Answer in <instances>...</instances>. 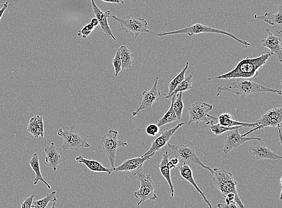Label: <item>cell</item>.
<instances>
[{
  "label": "cell",
  "instance_id": "cell-16",
  "mask_svg": "<svg viewBox=\"0 0 282 208\" xmlns=\"http://www.w3.org/2000/svg\"><path fill=\"white\" fill-rule=\"evenodd\" d=\"M154 154L145 156V157H138L126 160L124 162L115 168L114 172L128 171L131 172L133 176H135L138 172L143 171L144 165L146 161L150 160Z\"/></svg>",
  "mask_w": 282,
  "mask_h": 208
},
{
  "label": "cell",
  "instance_id": "cell-32",
  "mask_svg": "<svg viewBox=\"0 0 282 208\" xmlns=\"http://www.w3.org/2000/svg\"><path fill=\"white\" fill-rule=\"evenodd\" d=\"M56 191H54L53 192L48 193L45 197L38 200L33 201L31 207L33 208H46L48 203L51 201H57V197L56 196Z\"/></svg>",
  "mask_w": 282,
  "mask_h": 208
},
{
  "label": "cell",
  "instance_id": "cell-19",
  "mask_svg": "<svg viewBox=\"0 0 282 208\" xmlns=\"http://www.w3.org/2000/svg\"><path fill=\"white\" fill-rule=\"evenodd\" d=\"M255 18L263 20L274 27L275 33L280 34L282 32V7L279 6L278 11L275 14L266 12L264 15H255Z\"/></svg>",
  "mask_w": 282,
  "mask_h": 208
},
{
  "label": "cell",
  "instance_id": "cell-9",
  "mask_svg": "<svg viewBox=\"0 0 282 208\" xmlns=\"http://www.w3.org/2000/svg\"><path fill=\"white\" fill-rule=\"evenodd\" d=\"M111 17L119 22L121 30L134 34L135 39L142 33L155 34V32L148 30V22L144 18L131 17V16L119 18L115 15L112 16Z\"/></svg>",
  "mask_w": 282,
  "mask_h": 208
},
{
  "label": "cell",
  "instance_id": "cell-24",
  "mask_svg": "<svg viewBox=\"0 0 282 208\" xmlns=\"http://www.w3.org/2000/svg\"><path fill=\"white\" fill-rule=\"evenodd\" d=\"M170 154H168L167 151L165 152L163 158L161 161L160 164L158 165L159 169H160V173L162 176L166 180L167 182L168 185L170 187V198H173L174 195V191L173 188V185L172 184V181L171 180L170 177V170L168 167V158H169Z\"/></svg>",
  "mask_w": 282,
  "mask_h": 208
},
{
  "label": "cell",
  "instance_id": "cell-43",
  "mask_svg": "<svg viewBox=\"0 0 282 208\" xmlns=\"http://www.w3.org/2000/svg\"><path fill=\"white\" fill-rule=\"evenodd\" d=\"M56 206H57V201H54V202H53V205H52V206L50 208H56Z\"/></svg>",
  "mask_w": 282,
  "mask_h": 208
},
{
  "label": "cell",
  "instance_id": "cell-5",
  "mask_svg": "<svg viewBox=\"0 0 282 208\" xmlns=\"http://www.w3.org/2000/svg\"><path fill=\"white\" fill-rule=\"evenodd\" d=\"M167 144L168 148L171 149L175 157L179 160L180 162L186 164L189 163L196 164L206 169L213 174V169L206 166L200 161L198 156L196 154L195 148H194L192 143L190 142L189 144L187 145L182 144L173 145L170 144V143H168Z\"/></svg>",
  "mask_w": 282,
  "mask_h": 208
},
{
  "label": "cell",
  "instance_id": "cell-29",
  "mask_svg": "<svg viewBox=\"0 0 282 208\" xmlns=\"http://www.w3.org/2000/svg\"><path fill=\"white\" fill-rule=\"evenodd\" d=\"M170 100L172 101L173 109L178 120H180L182 117L184 109V103L183 100V93H178L176 95L171 97Z\"/></svg>",
  "mask_w": 282,
  "mask_h": 208
},
{
  "label": "cell",
  "instance_id": "cell-31",
  "mask_svg": "<svg viewBox=\"0 0 282 208\" xmlns=\"http://www.w3.org/2000/svg\"><path fill=\"white\" fill-rule=\"evenodd\" d=\"M189 62H187L186 66L183 68L182 71L177 75L174 79L171 80L169 84H168V92L166 95H169L171 93H172L176 87L179 85V84L182 82L184 80L185 76H186V71L189 67Z\"/></svg>",
  "mask_w": 282,
  "mask_h": 208
},
{
  "label": "cell",
  "instance_id": "cell-25",
  "mask_svg": "<svg viewBox=\"0 0 282 208\" xmlns=\"http://www.w3.org/2000/svg\"><path fill=\"white\" fill-rule=\"evenodd\" d=\"M76 160L79 162V163L85 165L90 171L93 172H105V173H108L109 175L114 172L115 168L105 167L98 161L88 160V159L83 158L82 156H79V157H76Z\"/></svg>",
  "mask_w": 282,
  "mask_h": 208
},
{
  "label": "cell",
  "instance_id": "cell-10",
  "mask_svg": "<svg viewBox=\"0 0 282 208\" xmlns=\"http://www.w3.org/2000/svg\"><path fill=\"white\" fill-rule=\"evenodd\" d=\"M135 175L140 183L139 189L134 193L135 197L138 200L137 206L147 200H157L158 196L155 193V185L150 175H145L143 171L138 172Z\"/></svg>",
  "mask_w": 282,
  "mask_h": 208
},
{
  "label": "cell",
  "instance_id": "cell-21",
  "mask_svg": "<svg viewBox=\"0 0 282 208\" xmlns=\"http://www.w3.org/2000/svg\"><path fill=\"white\" fill-rule=\"evenodd\" d=\"M179 168L181 176L182 177L184 180H186L193 185L194 188H195V189L197 191V192H198L200 194V196L202 197L204 201H205L209 208H213L211 204L209 202V201L207 199L205 194H204L202 191L199 189L198 185H197L196 181H194L193 171L189 165L186 164H184L182 165H180L179 168Z\"/></svg>",
  "mask_w": 282,
  "mask_h": 208
},
{
  "label": "cell",
  "instance_id": "cell-42",
  "mask_svg": "<svg viewBox=\"0 0 282 208\" xmlns=\"http://www.w3.org/2000/svg\"><path fill=\"white\" fill-rule=\"evenodd\" d=\"M103 2L109 3H116V4H119L121 3L118 0H101Z\"/></svg>",
  "mask_w": 282,
  "mask_h": 208
},
{
  "label": "cell",
  "instance_id": "cell-17",
  "mask_svg": "<svg viewBox=\"0 0 282 208\" xmlns=\"http://www.w3.org/2000/svg\"><path fill=\"white\" fill-rule=\"evenodd\" d=\"M184 125L185 123L184 122L179 123L177 126H175L174 127L162 132L160 136L154 140L153 142H152V145L150 149H149L145 154L143 155L142 157L155 154V152L160 151L162 148H163L164 146L168 144L171 136L177 132V130Z\"/></svg>",
  "mask_w": 282,
  "mask_h": 208
},
{
  "label": "cell",
  "instance_id": "cell-35",
  "mask_svg": "<svg viewBox=\"0 0 282 208\" xmlns=\"http://www.w3.org/2000/svg\"><path fill=\"white\" fill-rule=\"evenodd\" d=\"M95 27L91 24H87L81 30L77 31V35L83 39H86L92 33Z\"/></svg>",
  "mask_w": 282,
  "mask_h": 208
},
{
  "label": "cell",
  "instance_id": "cell-4",
  "mask_svg": "<svg viewBox=\"0 0 282 208\" xmlns=\"http://www.w3.org/2000/svg\"><path fill=\"white\" fill-rule=\"evenodd\" d=\"M213 181L217 189L220 191L223 197H225L229 193H238L237 183L231 172L224 168L213 169Z\"/></svg>",
  "mask_w": 282,
  "mask_h": 208
},
{
  "label": "cell",
  "instance_id": "cell-14",
  "mask_svg": "<svg viewBox=\"0 0 282 208\" xmlns=\"http://www.w3.org/2000/svg\"><path fill=\"white\" fill-rule=\"evenodd\" d=\"M267 32V36L262 39L260 42L262 46L269 49L272 56H274L277 58L278 61L281 63L282 49L281 47L280 34L271 32L268 29H265Z\"/></svg>",
  "mask_w": 282,
  "mask_h": 208
},
{
  "label": "cell",
  "instance_id": "cell-27",
  "mask_svg": "<svg viewBox=\"0 0 282 208\" xmlns=\"http://www.w3.org/2000/svg\"><path fill=\"white\" fill-rule=\"evenodd\" d=\"M194 78L193 75L190 74L178 85L172 93L169 95L164 94L165 98L170 99L171 97L176 95L178 93L186 92V91L193 89V82Z\"/></svg>",
  "mask_w": 282,
  "mask_h": 208
},
{
  "label": "cell",
  "instance_id": "cell-28",
  "mask_svg": "<svg viewBox=\"0 0 282 208\" xmlns=\"http://www.w3.org/2000/svg\"><path fill=\"white\" fill-rule=\"evenodd\" d=\"M120 51V57L122 61V70H130L132 67L133 58L134 56L129 51V49L122 45L119 48Z\"/></svg>",
  "mask_w": 282,
  "mask_h": 208
},
{
  "label": "cell",
  "instance_id": "cell-1",
  "mask_svg": "<svg viewBox=\"0 0 282 208\" xmlns=\"http://www.w3.org/2000/svg\"><path fill=\"white\" fill-rule=\"evenodd\" d=\"M271 56V53L268 52L255 58L245 57L239 61L234 69L220 76L208 78L207 80L237 79L254 80L258 76L259 70L267 63L269 58Z\"/></svg>",
  "mask_w": 282,
  "mask_h": 208
},
{
  "label": "cell",
  "instance_id": "cell-7",
  "mask_svg": "<svg viewBox=\"0 0 282 208\" xmlns=\"http://www.w3.org/2000/svg\"><path fill=\"white\" fill-rule=\"evenodd\" d=\"M57 135L63 138V142L58 150H70L78 152L81 148H89L90 145L84 140L76 131L75 126L71 125L69 130L60 128L58 130Z\"/></svg>",
  "mask_w": 282,
  "mask_h": 208
},
{
  "label": "cell",
  "instance_id": "cell-33",
  "mask_svg": "<svg viewBox=\"0 0 282 208\" xmlns=\"http://www.w3.org/2000/svg\"><path fill=\"white\" fill-rule=\"evenodd\" d=\"M242 127H244V126H233V127H226V126H222L219 124V123H217L210 124V129L211 130L213 134L219 135L223 134L224 132H226L227 131H231V130L233 129H239Z\"/></svg>",
  "mask_w": 282,
  "mask_h": 208
},
{
  "label": "cell",
  "instance_id": "cell-2",
  "mask_svg": "<svg viewBox=\"0 0 282 208\" xmlns=\"http://www.w3.org/2000/svg\"><path fill=\"white\" fill-rule=\"evenodd\" d=\"M217 96H219L222 92L232 93L239 97H244L257 93H273L278 95L282 94L280 90L270 88L256 83L251 80L242 79H232L228 83L217 87Z\"/></svg>",
  "mask_w": 282,
  "mask_h": 208
},
{
  "label": "cell",
  "instance_id": "cell-41",
  "mask_svg": "<svg viewBox=\"0 0 282 208\" xmlns=\"http://www.w3.org/2000/svg\"><path fill=\"white\" fill-rule=\"evenodd\" d=\"M90 24H91L94 27H96L97 25L99 24V22L98 19L96 18H93L90 21Z\"/></svg>",
  "mask_w": 282,
  "mask_h": 208
},
{
  "label": "cell",
  "instance_id": "cell-3",
  "mask_svg": "<svg viewBox=\"0 0 282 208\" xmlns=\"http://www.w3.org/2000/svg\"><path fill=\"white\" fill-rule=\"evenodd\" d=\"M202 33H214L225 35L227 36V37L231 38L232 39H233V40H234L236 42H239V44H241L242 46L244 47L245 48L251 47V44L249 43V42L240 40V39L236 37L235 36L232 34V33H231V32L222 30H220V29L209 27V26L199 23L193 24L192 25L189 26V27L180 29V30H178L169 32H161V33L155 34L157 35L158 37H166V36L169 35L182 34H187L189 35L190 37H192L194 35Z\"/></svg>",
  "mask_w": 282,
  "mask_h": 208
},
{
  "label": "cell",
  "instance_id": "cell-20",
  "mask_svg": "<svg viewBox=\"0 0 282 208\" xmlns=\"http://www.w3.org/2000/svg\"><path fill=\"white\" fill-rule=\"evenodd\" d=\"M44 152L46 154L45 162L51 168H53L54 171H56L61 161L59 150L54 143L51 142L50 145L44 148Z\"/></svg>",
  "mask_w": 282,
  "mask_h": 208
},
{
  "label": "cell",
  "instance_id": "cell-37",
  "mask_svg": "<svg viewBox=\"0 0 282 208\" xmlns=\"http://www.w3.org/2000/svg\"><path fill=\"white\" fill-rule=\"evenodd\" d=\"M34 197L35 195L32 194L30 196L27 197V199L22 203L21 208H31L32 203H33Z\"/></svg>",
  "mask_w": 282,
  "mask_h": 208
},
{
  "label": "cell",
  "instance_id": "cell-30",
  "mask_svg": "<svg viewBox=\"0 0 282 208\" xmlns=\"http://www.w3.org/2000/svg\"><path fill=\"white\" fill-rule=\"evenodd\" d=\"M171 103L170 108L168 109L167 112L164 114V116L158 120L157 125L159 127H161L164 125L169 124V123L177 121V117L175 114L172 107V101L170 100Z\"/></svg>",
  "mask_w": 282,
  "mask_h": 208
},
{
  "label": "cell",
  "instance_id": "cell-12",
  "mask_svg": "<svg viewBox=\"0 0 282 208\" xmlns=\"http://www.w3.org/2000/svg\"><path fill=\"white\" fill-rule=\"evenodd\" d=\"M248 151L252 155L255 160H281L282 157L275 154L267 147L261 140H255L253 144L248 148Z\"/></svg>",
  "mask_w": 282,
  "mask_h": 208
},
{
  "label": "cell",
  "instance_id": "cell-40",
  "mask_svg": "<svg viewBox=\"0 0 282 208\" xmlns=\"http://www.w3.org/2000/svg\"><path fill=\"white\" fill-rule=\"evenodd\" d=\"M169 161L171 162V164L174 165L175 167H177V165L180 163L179 160H178V159L176 157L171 159V160Z\"/></svg>",
  "mask_w": 282,
  "mask_h": 208
},
{
  "label": "cell",
  "instance_id": "cell-18",
  "mask_svg": "<svg viewBox=\"0 0 282 208\" xmlns=\"http://www.w3.org/2000/svg\"><path fill=\"white\" fill-rule=\"evenodd\" d=\"M91 4L93 14L95 15V18L98 20L100 30L104 32L108 37L112 38L113 40L117 41L108 24V18L110 16V11H107L103 12L100 11L98 6H96L95 0H91Z\"/></svg>",
  "mask_w": 282,
  "mask_h": 208
},
{
  "label": "cell",
  "instance_id": "cell-13",
  "mask_svg": "<svg viewBox=\"0 0 282 208\" xmlns=\"http://www.w3.org/2000/svg\"><path fill=\"white\" fill-rule=\"evenodd\" d=\"M158 77L155 79L153 86L150 90H145L142 92V100L135 111L132 113L133 116L138 115L139 112L144 110L151 112L152 106L157 101L159 96L161 95L160 91L157 87Z\"/></svg>",
  "mask_w": 282,
  "mask_h": 208
},
{
  "label": "cell",
  "instance_id": "cell-23",
  "mask_svg": "<svg viewBox=\"0 0 282 208\" xmlns=\"http://www.w3.org/2000/svg\"><path fill=\"white\" fill-rule=\"evenodd\" d=\"M218 123L219 124L226 126V127H233L236 126H243L246 128L257 127V123H244L236 121L231 113H224L218 117Z\"/></svg>",
  "mask_w": 282,
  "mask_h": 208
},
{
  "label": "cell",
  "instance_id": "cell-39",
  "mask_svg": "<svg viewBox=\"0 0 282 208\" xmlns=\"http://www.w3.org/2000/svg\"><path fill=\"white\" fill-rule=\"evenodd\" d=\"M10 6H11V3L8 2L2 5L1 9H0V20H1L3 14H5L6 10L9 8Z\"/></svg>",
  "mask_w": 282,
  "mask_h": 208
},
{
  "label": "cell",
  "instance_id": "cell-22",
  "mask_svg": "<svg viewBox=\"0 0 282 208\" xmlns=\"http://www.w3.org/2000/svg\"><path fill=\"white\" fill-rule=\"evenodd\" d=\"M27 131L36 138L44 136V119L40 115H36L30 119L27 126Z\"/></svg>",
  "mask_w": 282,
  "mask_h": 208
},
{
  "label": "cell",
  "instance_id": "cell-44",
  "mask_svg": "<svg viewBox=\"0 0 282 208\" xmlns=\"http://www.w3.org/2000/svg\"><path fill=\"white\" fill-rule=\"evenodd\" d=\"M118 1L121 2V3H122V4H124V0H118Z\"/></svg>",
  "mask_w": 282,
  "mask_h": 208
},
{
  "label": "cell",
  "instance_id": "cell-36",
  "mask_svg": "<svg viewBox=\"0 0 282 208\" xmlns=\"http://www.w3.org/2000/svg\"><path fill=\"white\" fill-rule=\"evenodd\" d=\"M147 134L150 136H156L160 132V127L156 124H150L147 126L145 129Z\"/></svg>",
  "mask_w": 282,
  "mask_h": 208
},
{
  "label": "cell",
  "instance_id": "cell-34",
  "mask_svg": "<svg viewBox=\"0 0 282 208\" xmlns=\"http://www.w3.org/2000/svg\"><path fill=\"white\" fill-rule=\"evenodd\" d=\"M113 67L115 69V77L118 76V75L122 71V61L121 57H120V51L118 49L117 50L114 58L112 61Z\"/></svg>",
  "mask_w": 282,
  "mask_h": 208
},
{
  "label": "cell",
  "instance_id": "cell-26",
  "mask_svg": "<svg viewBox=\"0 0 282 208\" xmlns=\"http://www.w3.org/2000/svg\"><path fill=\"white\" fill-rule=\"evenodd\" d=\"M30 165L33 170L34 171L36 174V178L33 180V184L34 185H37L38 182H42L44 184L47 185L48 189L50 190L51 188V185L45 181L42 177L40 163V157L37 153H34V154L32 155L31 160L30 161Z\"/></svg>",
  "mask_w": 282,
  "mask_h": 208
},
{
  "label": "cell",
  "instance_id": "cell-15",
  "mask_svg": "<svg viewBox=\"0 0 282 208\" xmlns=\"http://www.w3.org/2000/svg\"><path fill=\"white\" fill-rule=\"evenodd\" d=\"M255 140H261L258 137H246L239 134L238 129H233L231 131L226 132L225 137V144L223 152L225 154L231 151L232 149L239 147V146L244 144L245 142L249 141H255Z\"/></svg>",
  "mask_w": 282,
  "mask_h": 208
},
{
  "label": "cell",
  "instance_id": "cell-8",
  "mask_svg": "<svg viewBox=\"0 0 282 208\" xmlns=\"http://www.w3.org/2000/svg\"><path fill=\"white\" fill-rule=\"evenodd\" d=\"M119 132L117 130L110 129L108 133L102 136L100 140L103 150L105 151L109 158L111 167L115 168V159L117 150L119 148L125 147L127 143L123 140L118 139Z\"/></svg>",
  "mask_w": 282,
  "mask_h": 208
},
{
  "label": "cell",
  "instance_id": "cell-11",
  "mask_svg": "<svg viewBox=\"0 0 282 208\" xmlns=\"http://www.w3.org/2000/svg\"><path fill=\"white\" fill-rule=\"evenodd\" d=\"M257 124V127L254 128L245 134L243 136H246L251 132L257 131V130L267 127L281 128L282 126V109L281 107L274 108L268 110V111L262 115L260 118L255 122Z\"/></svg>",
  "mask_w": 282,
  "mask_h": 208
},
{
  "label": "cell",
  "instance_id": "cell-6",
  "mask_svg": "<svg viewBox=\"0 0 282 208\" xmlns=\"http://www.w3.org/2000/svg\"><path fill=\"white\" fill-rule=\"evenodd\" d=\"M190 118L187 124L195 122L196 125L199 122H204L206 125L218 123V118L209 115V112L213 109L211 104L200 101L194 102L188 107Z\"/></svg>",
  "mask_w": 282,
  "mask_h": 208
},
{
  "label": "cell",
  "instance_id": "cell-38",
  "mask_svg": "<svg viewBox=\"0 0 282 208\" xmlns=\"http://www.w3.org/2000/svg\"><path fill=\"white\" fill-rule=\"evenodd\" d=\"M217 206L218 207V208H238L237 204H236L235 202H232L229 204L220 203L217 204Z\"/></svg>",
  "mask_w": 282,
  "mask_h": 208
}]
</instances>
